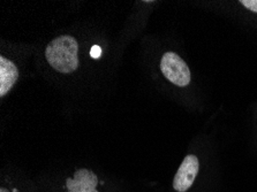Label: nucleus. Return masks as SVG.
Listing matches in <instances>:
<instances>
[{
	"label": "nucleus",
	"mask_w": 257,
	"mask_h": 192,
	"mask_svg": "<svg viewBox=\"0 0 257 192\" xmlns=\"http://www.w3.org/2000/svg\"><path fill=\"white\" fill-rule=\"evenodd\" d=\"M79 44L72 36H60L46 46L45 58L57 72L69 74L79 68Z\"/></svg>",
	"instance_id": "nucleus-1"
},
{
	"label": "nucleus",
	"mask_w": 257,
	"mask_h": 192,
	"mask_svg": "<svg viewBox=\"0 0 257 192\" xmlns=\"http://www.w3.org/2000/svg\"><path fill=\"white\" fill-rule=\"evenodd\" d=\"M161 69L164 76L178 87L190 83V70L186 62L174 52H167L162 58Z\"/></svg>",
	"instance_id": "nucleus-2"
},
{
	"label": "nucleus",
	"mask_w": 257,
	"mask_h": 192,
	"mask_svg": "<svg viewBox=\"0 0 257 192\" xmlns=\"http://www.w3.org/2000/svg\"><path fill=\"white\" fill-rule=\"evenodd\" d=\"M198 169H200V161L197 156L189 154L184 159V161L179 167L178 173L175 174L173 187L178 192H186L193 185L195 181Z\"/></svg>",
	"instance_id": "nucleus-3"
},
{
	"label": "nucleus",
	"mask_w": 257,
	"mask_h": 192,
	"mask_svg": "<svg viewBox=\"0 0 257 192\" xmlns=\"http://www.w3.org/2000/svg\"><path fill=\"white\" fill-rule=\"evenodd\" d=\"M98 177L89 169H79L73 178H67L66 186L68 192H98L96 190Z\"/></svg>",
	"instance_id": "nucleus-4"
},
{
	"label": "nucleus",
	"mask_w": 257,
	"mask_h": 192,
	"mask_svg": "<svg viewBox=\"0 0 257 192\" xmlns=\"http://www.w3.org/2000/svg\"><path fill=\"white\" fill-rule=\"evenodd\" d=\"M19 77V70L9 59L0 57V96L4 97L14 87Z\"/></svg>",
	"instance_id": "nucleus-5"
},
{
	"label": "nucleus",
	"mask_w": 257,
	"mask_h": 192,
	"mask_svg": "<svg viewBox=\"0 0 257 192\" xmlns=\"http://www.w3.org/2000/svg\"><path fill=\"white\" fill-rule=\"evenodd\" d=\"M240 4H242L248 10L257 13V0H241Z\"/></svg>",
	"instance_id": "nucleus-6"
},
{
	"label": "nucleus",
	"mask_w": 257,
	"mask_h": 192,
	"mask_svg": "<svg viewBox=\"0 0 257 192\" xmlns=\"http://www.w3.org/2000/svg\"><path fill=\"white\" fill-rule=\"evenodd\" d=\"M90 56L93 59H98L100 56H102V49H100L98 45H93L90 50Z\"/></svg>",
	"instance_id": "nucleus-7"
},
{
	"label": "nucleus",
	"mask_w": 257,
	"mask_h": 192,
	"mask_svg": "<svg viewBox=\"0 0 257 192\" xmlns=\"http://www.w3.org/2000/svg\"><path fill=\"white\" fill-rule=\"evenodd\" d=\"M0 192H10V191L6 190V189H4V187H2V189H0Z\"/></svg>",
	"instance_id": "nucleus-8"
}]
</instances>
